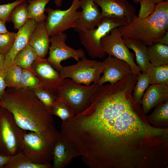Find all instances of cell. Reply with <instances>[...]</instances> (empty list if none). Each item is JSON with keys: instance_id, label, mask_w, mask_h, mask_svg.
<instances>
[{"instance_id": "6da1fadb", "label": "cell", "mask_w": 168, "mask_h": 168, "mask_svg": "<svg viewBox=\"0 0 168 168\" xmlns=\"http://www.w3.org/2000/svg\"><path fill=\"white\" fill-rule=\"evenodd\" d=\"M132 96L108 93L62 121L61 132L90 168H155L168 152V128L148 122Z\"/></svg>"}, {"instance_id": "7a4b0ae2", "label": "cell", "mask_w": 168, "mask_h": 168, "mask_svg": "<svg viewBox=\"0 0 168 168\" xmlns=\"http://www.w3.org/2000/svg\"><path fill=\"white\" fill-rule=\"evenodd\" d=\"M17 125L25 130L44 133L54 130L52 115L31 90L8 88L0 99Z\"/></svg>"}, {"instance_id": "3957f363", "label": "cell", "mask_w": 168, "mask_h": 168, "mask_svg": "<svg viewBox=\"0 0 168 168\" xmlns=\"http://www.w3.org/2000/svg\"><path fill=\"white\" fill-rule=\"evenodd\" d=\"M119 29L124 39L138 40L147 46L156 43L168 30V1L156 4L153 13L147 17L135 15L130 22Z\"/></svg>"}, {"instance_id": "277c9868", "label": "cell", "mask_w": 168, "mask_h": 168, "mask_svg": "<svg viewBox=\"0 0 168 168\" xmlns=\"http://www.w3.org/2000/svg\"><path fill=\"white\" fill-rule=\"evenodd\" d=\"M60 133L56 129L44 133L27 132L24 130L21 151L34 163L51 164L53 149Z\"/></svg>"}, {"instance_id": "5b68a950", "label": "cell", "mask_w": 168, "mask_h": 168, "mask_svg": "<svg viewBox=\"0 0 168 168\" xmlns=\"http://www.w3.org/2000/svg\"><path fill=\"white\" fill-rule=\"evenodd\" d=\"M99 85L77 83L69 78L63 79L51 92L57 100L63 101L73 110L74 115L83 112L88 106L92 96Z\"/></svg>"}, {"instance_id": "8992f818", "label": "cell", "mask_w": 168, "mask_h": 168, "mask_svg": "<svg viewBox=\"0 0 168 168\" xmlns=\"http://www.w3.org/2000/svg\"><path fill=\"white\" fill-rule=\"evenodd\" d=\"M130 22L127 19L103 18L96 28L78 31L81 44L88 55L93 58H104L106 54L102 50L100 45L102 38L115 28L126 25Z\"/></svg>"}, {"instance_id": "52a82bcc", "label": "cell", "mask_w": 168, "mask_h": 168, "mask_svg": "<svg viewBox=\"0 0 168 168\" xmlns=\"http://www.w3.org/2000/svg\"><path fill=\"white\" fill-rule=\"evenodd\" d=\"M24 130L16 123L12 114L0 108V154L11 156L21 151Z\"/></svg>"}, {"instance_id": "ba28073f", "label": "cell", "mask_w": 168, "mask_h": 168, "mask_svg": "<svg viewBox=\"0 0 168 168\" xmlns=\"http://www.w3.org/2000/svg\"><path fill=\"white\" fill-rule=\"evenodd\" d=\"M104 67L102 62L85 57L74 64L63 66L59 72L63 79L69 78L77 83L89 85L98 83Z\"/></svg>"}, {"instance_id": "9c48e42d", "label": "cell", "mask_w": 168, "mask_h": 168, "mask_svg": "<svg viewBox=\"0 0 168 168\" xmlns=\"http://www.w3.org/2000/svg\"><path fill=\"white\" fill-rule=\"evenodd\" d=\"M80 4V0H73L70 7L66 10L45 8L47 15L45 24L50 36L61 34L75 27L81 15V11L77 10Z\"/></svg>"}, {"instance_id": "30bf717a", "label": "cell", "mask_w": 168, "mask_h": 168, "mask_svg": "<svg viewBox=\"0 0 168 168\" xmlns=\"http://www.w3.org/2000/svg\"><path fill=\"white\" fill-rule=\"evenodd\" d=\"M102 50L109 56L123 60L131 67L133 74L138 75L141 73L134 61V54L131 52L125 45L118 28L113 29L103 37L100 41Z\"/></svg>"}, {"instance_id": "8fae6325", "label": "cell", "mask_w": 168, "mask_h": 168, "mask_svg": "<svg viewBox=\"0 0 168 168\" xmlns=\"http://www.w3.org/2000/svg\"><path fill=\"white\" fill-rule=\"evenodd\" d=\"M67 35L63 32L50 37L51 45L49 48V56L47 59L57 71L59 72L63 66L62 61L73 58L77 61L85 57V53L82 49H74L66 44Z\"/></svg>"}, {"instance_id": "7c38bea8", "label": "cell", "mask_w": 168, "mask_h": 168, "mask_svg": "<svg viewBox=\"0 0 168 168\" xmlns=\"http://www.w3.org/2000/svg\"><path fill=\"white\" fill-rule=\"evenodd\" d=\"M30 69L39 79L40 87L51 92L63 79L47 58L38 57Z\"/></svg>"}, {"instance_id": "4fadbf2b", "label": "cell", "mask_w": 168, "mask_h": 168, "mask_svg": "<svg viewBox=\"0 0 168 168\" xmlns=\"http://www.w3.org/2000/svg\"><path fill=\"white\" fill-rule=\"evenodd\" d=\"M102 62L104 67L98 82L99 86L106 82L114 84L133 74L131 66L123 60L109 56Z\"/></svg>"}, {"instance_id": "5bb4252c", "label": "cell", "mask_w": 168, "mask_h": 168, "mask_svg": "<svg viewBox=\"0 0 168 168\" xmlns=\"http://www.w3.org/2000/svg\"><path fill=\"white\" fill-rule=\"evenodd\" d=\"M80 156L81 154L77 147L60 132L53 150V168H64Z\"/></svg>"}, {"instance_id": "9a60e30c", "label": "cell", "mask_w": 168, "mask_h": 168, "mask_svg": "<svg viewBox=\"0 0 168 168\" xmlns=\"http://www.w3.org/2000/svg\"><path fill=\"white\" fill-rule=\"evenodd\" d=\"M101 9L103 18L127 19L130 22L136 15L134 6L127 0H93Z\"/></svg>"}, {"instance_id": "2e32d148", "label": "cell", "mask_w": 168, "mask_h": 168, "mask_svg": "<svg viewBox=\"0 0 168 168\" xmlns=\"http://www.w3.org/2000/svg\"><path fill=\"white\" fill-rule=\"evenodd\" d=\"M80 16L73 28L77 32L96 28L102 21L97 6L93 0H80Z\"/></svg>"}, {"instance_id": "e0dca14e", "label": "cell", "mask_w": 168, "mask_h": 168, "mask_svg": "<svg viewBox=\"0 0 168 168\" xmlns=\"http://www.w3.org/2000/svg\"><path fill=\"white\" fill-rule=\"evenodd\" d=\"M150 85L141 100L143 113L146 115L152 108L168 100V84L161 83Z\"/></svg>"}, {"instance_id": "ac0fdd59", "label": "cell", "mask_w": 168, "mask_h": 168, "mask_svg": "<svg viewBox=\"0 0 168 168\" xmlns=\"http://www.w3.org/2000/svg\"><path fill=\"white\" fill-rule=\"evenodd\" d=\"M37 23L29 19L16 33L13 45L9 52L5 56L4 69L14 64V60L17 53L29 44L31 34Z\"/></svg>"}, {"instance_id": "d6986e66", "label": "cell", "mask_w": 168, "mask_h": 168, "mask_svg": "<svg viewBox=\"0 0 168 168\" xmlns=\"http://www.w3.org/2000/svg\"><path fill=\"white\" fill-rule=\"evenodd\" d=\"M50 36L45 21L37 23L31 35L29 44L34 48L39 57L45 58L48 53Z\"/></svg>"}, {"instance_id": "ffe728a7", "label": "cell", "mask_w": 168, "mask_h": 168, "mask_svg": "<svg viewBox=\"0 0 168 168\" xmlns=\"http://www.w3.org/2000/svg\"><path fill=\"white\" fill-rule=\"evenodd\" d=\"M124 43L128 48L135 53L136 64L140 71L145 73L150 62L149 61L147 46L142 41L135 39H124Z\"/></svg>"}, {"instance_id": "44dd1931", "label": "cell", "mask_w": 168, "mask_h": 168, "mask_svg": "<svg viewBox=\"0 0 168 168\" xmlns=\"http://www.w3.org/2000/svg\"><path fill=\"white\" fill-rule=\"evenodd\" d=\"M149 61L153 66L168 64V45L155 43L147 47Z\"/></svg>"}, {"instance_id": "7402d4cb", "label": "cell", "mask_w": 168, "mask_h": 168, "mask_svg": "<svg viewBox=\"0 0 168 168\" xmlns=\"http://www.w3.org/2000/svg\"><path fill=\"white\" fill-rule=\"evenodd\" d=\"M4 168H52L51 164H39L32 162L21 151L10 156Z\"/></svg>"}, {"instance_id": "603a6c76", "label": "cell", "mask_w": 168, "mask_h": 168, "mask_svg": "<svg viewBox=\"0 0 168 168\" xmlns=\"http://www.w3.org/2000/svg\"><path fill=\"white\" fill-rule=\"evenodd\" d=\"M148 123L158 128H166L168 124V100L156 107L153 112L146 116Z\"/></svg>"}, {"instance_id": "cb8c5ba5", "label": "cell", "mask_w": 168, "mask_h": 168, "mask_svg": "<svg viewBox=\"0 0 168 168\" xmlns=\"http://www.w3.org/2000/svg\"><path fill=\"white\" fill-rule=\"evenodd\" d=\"M51 0H27L29 18L37 23L44 22L47 16L45 14V7Z\"/></svg>"}, {"instance_id": "d4e9b609", "label": "cell", "mask_w": 168, "mask_h": 168, "mask_svg": "<svg viewBox=\"0 0 168 168\" xmlns=\"http://www.w3.org/2000/svg\"><path fill=\"white\" fill-rule=\"evenodd\" d=\"M38 57L34 48L28 44L17 53L14 59V63L22 69H30Z\"/></svg>"}, {"instance_id": "484cf974", "label": "cell", "mask_w": 168, "mask_h": 168, "mask_svg": "<svg viewBox=\"0 0 168 168\" xmlns=\"http://www.w3.org/2000/svg\"><path fill=\"white\" fill-rule=\"evenodd\" d=\"M145 72L148 76L150 85L161 83L168 84V64L155 66L150 63Z\"/></svg>"}, {"instance_id": "4316f807", "label": "cell", "mask_w": 168, "mask_h": 168, "mask_svg": "<svg viewBox=\"0 0 168 168\" xmlns=\"http://www.w3.org/2000/svg\"><path fill=\"white\" fill-rule=\"evenodd\" d=\"M27 5L26 2L21 3L16 7L12 12L10 21L13 23L15 30L20 29L29 19Z\"/></svg>"}, {"instance_id": "83f0119b", "label": "cell", "mask_w": 168, "mask_h": 168, "mask_svg": "<svg viewBox=\"0 0 168 168\" xmlns=\"http://www.w3.org/2000/svg\"><path fill=\"white\" fill-rule=\"evenodd\" d=\"M5 80L7 87L19 88L22 68L14 63L4 69Z\"/></svg>"}, {"instance_id": "f1b7e54d", "label": "cell", "mask_w": 168, "mask_h": 168, "mask_svg": "<svg viewBox=\"0 0 168 168\" xmlns=\"http://www.w3.org/2000/svg\"><path fill=\"white\" fill-rule=\"evenodd\" d=\"M149 85V77L146 72L137 75V81L132 93L133 99L135 102L141 104L142 97Z\"/></svg>"}, {"instance_id": "f546056e", "label": "cell", "mask_w": 168, "mask_h": 168, "mask_svg": "<svg viewBox=\"0 0 168 168\" xmlns=\"http://www.w3.org/2000/svg\"><path fill=\"white\" fill-rule=\"evenodd\" d=\"M40 87V82L30 69H22L19 88L32 90Z\"/></svg>"}, {"instance_id": "4dcf8cb0", "label": "cell", "mask_w": 168, "mask_h": 168, "mask_svg": "<svg viewBox=\"0 0 168 168\" xmlns=\"http://www.w3.org/2000/svg\"><path fill=\"white\" fill-rule=\"evenodd\" d=\"M52 115L60 118L62 121L67 120L74 115L72 109L64 102L57 100L50 109Z\"/></svg>"}, {"instance_id": "1f68e13d", "label": "cell", "mask_w": 168, "mask_h": 168, "mask_svg": "<svg viewBox=\"0 0 168 168\" xmlns=\"http://www.w3.org/2000/svg\"><path fill=\"white\" fill-rule=\"evenodd\" d=\"M31 90L49 112L51 108L57 101L55 96L51 92L41 87Z\"/></svg>"}, {"instance_id": "d6a6232c", "label": "cell", "mask_w": 168, "mask_h": 168, "mask_svg": "<svg viewBox=\"0 0 168 168\" xmlns=\"http://www.w3.org/2000/svg\"><path fill=\"white\" fill-rule=\"evenodd\" d=\"M16 33L0 34V53L5 56L11 50L14 42Z\"/></svg>"}, {"instance_id": "836d02e7", "label": "cell", "mask_w": 168, "mask_h": 168, "mask_svg": "<svg viewBox=\"0 0 168 168\" xmlns=\"http://www.w3.org/2000/svg\"><path fill=\"white\" fill-rule=\"evenodd\" d=\"M26 0H16L10 3L0 4V20L6 22L10 21V16L14 8L20 4L25 2Z\"/></svg>"}, {"instance_id": "e575fe53", "label": "cell", "mask_w": 168, "mask_h": 168, "mask_svg": "<svg viewBox=\"0 0 168 168\" xmlns=\"http://www.w3.org/2000/svg\"><path fill=\"white\" fill-rule=\"evenodd\" d=\"M140 8L138 17L144 18L151 15L155 11L156 4L151 0H140Z\"/></svg>"}, {"instance_id": "d590c367", "label": "cell", "mask_w": 168, "mask_h": 168, "mask_svg": "<svg viewBox=\"0 0 168 168\" xmlns=\"http://www.w3.org/2000/svg\"><path fill=\"white\" fill-rule=\"evenodd\" d=\"M6 87L4 69H0V100L4 94Z\"/></svg>"}, {"instance_id": "8d00e7d4", "label": "cell", "mask_w": 168, "mask_h": 168, "mask_svg": "<svg viewBox=\"0 0 168 168\" xmlns=\"http://www.w3.org/2000/svg\"><path fill=\"white\" fill-rule=\"evenodd\" d=\"M156 43H158L168 45V30L164 35L159 39Z\"/></svg>"}, {"instance_id": "74e56055", "label": "cell", "mask_w": 168, "mask_h": 168, "mask_svg": "<svg viewBox=\"0 0 168 168\" xmlns=\"http://www.w3.org/2000/svg\"><path fill=\"white\" fill-rule=\"evenodd\" d=\"M10 157V156L0 154V168H3L4 166L8 162Z\"/></svg>"}, {"instance_id": "f35d334b", "label": "cell", "mask_w": 168, "mask_h": 168, "mask_svg": "<svg viewBox=\"0 0 168 168\" xmlns=\"http://www.w3.org/2000/svg\"><path fill=\"white\" fill-rule=\"evenodd\" d=\"M6 22L0 20V34L6 33L9 32L7 29Z\"/></svg>"}, {"instance_id": "ab89813d", "label": "cell", "mask_w": 168, "mask_h": 168, "mask_svg": "<svg viewBox=\"0 0 168 168\" xmlns=\"http://www.w3.org/2000/svg\"><path fill=\"white\" fill-rule=\"evenodd\" d=\"M5 56L0 53V69H4Z\"/></svg>"}, {"instance_id": "60d3db41", "label": "cell", "mask_w": 168, "mask_h": 168, "mask_svg": "<svg viewBox=\"0 0 168 168\" xmlns=\"http://www.w3.org/2000/svg\"><path fill=\"white\" fill-rule=\"evenodd\" d=\"M134 2L136 3L137 4H138L139 2V1L140 0H133ZM154 2H155L156 4H157L163 1H168V0H151Z\"/></svg>"}, {"instance_id": "b9f144b4", "label": "cell", "mask_w": 168, "mask_h": 168, "mask_svg": "<svg viewBox=\"0 0 168 168\" xmlns=\"http://www.w3.org/2000/svg\"><path fill=\"white\" fill-rule=\"evenodd\" d=\"M54 3L58 7H60L62 4V0H54Z\"/></svg>"}, {"instance_id": "7bdbcfd3", "label": "cell", "mask_w": 168, "mask_h": 168, "mask_svg": "<svg viewBox=\"0 0 168 168\" xmlns=\"http://www.w3.org/2000/svg\"><path fill=\"white\" fill-rule=\"evenodd\" d=\"M1 107V100H0V108Z\"/></svg>"}, {"instance_id": "ee69618b", "label": "cell", "mask_w": 168, "mask_h": 168, "mask_svg": "<svg viewBox=\"0 0 168 168\" xmlns=\"http://www.w3.org/2000/svg\"></svg>"}]
</instances>
